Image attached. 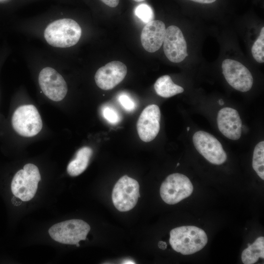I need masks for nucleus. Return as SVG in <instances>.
<instances>
[{"instance_id": "nucleus-18", "label": "nucleus", "mask_w": 264, "mask_h": 264, "mask_svg": "<svg viewBox=\"0 0 264 264\" xmlns=\"http://www.w3.org/2000/svg\"><path fill=\"white\" fill-rule=\"evenodd\" d=\"M259 258H264V238L260 237L242 253V261L244 264H253L257 262Z\"/></svg>"}, {"instance_id": "nucleus-11", "label": "nucleus", "mask_w": 264, "mask_h": 264, "mask_svg": "<svg viewBox=\"0 0 264 264\" xmlns=\"http://www.w3.org/2000/svg\"><path fill=\"white\" fill-rule=\"evenodd\" d=\"M163 43L164 53L171 62L180 63L188 56L186 42L181 30L177 26L168 27Z\"/></svg>"}, {"instance_id": "nucleus-23", "label": "nucleus", "mask_w": 264, "mask_h": 264, "mask_svg": "<svg viewBox=\"0 0 264 264\" xmlns=\"http://www.w3.org/2000/svg\"><path fill=\"white\" fill-rule=\"evenodd\" d=\"M118 100L121 106L127 111L131 112L136 108V104L131 97L125 93L120 94Z\"/></svg>"}, {"instance_id": "nucleus-21", "label": "nucleus", "mask_w": 264, "mask_h": 264, "mask_svg": "<svg viewBox=\"0 0 264 264\" xmlns=\"http://www.w3.org/2000/svg\"><path fill=\"white\" fill-rule=\"evenodd\" d=\"M134 13L135 15L145 23L154 19V13L152 7L145 3H142L136 6Z\"/></svg>"}, {"instance_id": "nucleus-7", "label": "nucleus", "mask_w": 264, "mask_h": 264, "mask_svg": "<svg viewBox=\"0 0 264 264\" xmlns=\"http://www.w3.org/2000/svg\"><path fill=\"white\" fill-rule=\"evenodd\" d=\"M193 191V185L188 177L174 173L169 175L162 183L160 195L165 203L175 204L189 197Z\"/></svg>"}, {"instance_id": "nucleus-17", "label": "nucleus", "mask_w": 264, "mask_h": 264, "mask_svg": "<svg viewBox=\"0 0 264 264\" xmlns=\"http://www.w3.org/2000/svg\"><path fill=\"white\" fill-rule=\"evenodd\" d=\"M154 88L157 94L164 98H169L184 91L183 88L175 84L168 75L159 77L154 84Z\"/></svg>"}, {"instance_id": "nucleus-12", "label": "nucleus", "mask_w": 264, "mask_h": 264, "mask_svg": "<svg viewBox=\"0 0 264 264\" xmlns=\"http://www.w3.org/2000/svg\"><path fill=\"white\" fill-rule=\"evenodd\" d=\"M160 110L156 105H150L143 110L136 124L141 140L149 142L156 137L160 130Z\"/></svg>"}, {"instance_id": "nucleus-5", "label": "nucleus", "mask_w": 264, "mask_h": 264, "mask_svg": "<svg viewBox=\"0 0 264 264\" xmlns=\"http://www.w3.org/2000/svg\"><path fill=\"white\" fill-rule=\"evenodd\" d=\"M12 125L19 134L28 137L37 134L43 127L39 112L32 105L19 107L13 114Z\"/></svg>"}, {"instance_id": "nucleus-10", "label": "nucleus", "mask_w": 264, "mask_h": 264, "mask_svg": "<svg viewBox=\"0 0 264 264\" xmlns=\"http://www.w3.org/2000/svg\"><path fill=\"white\" fill-rule=\"evenodd\" d=\"M39 84L45 94L54 101L62 100L67 92L66 82L55 69L50 67L43 68L39 73Z\"/></svg>"}, {"instance_id": "nucleus-14", "label": "nucleus", "mask_w": 264, "mask_h": 264, "mask_svg": "<svg viewBox=\"0 0 264 264\" xmlns=\"http://www.w3.org/2000/svg\"><path fill=\"white\" fill-rule=\"evenodd\" d=\"M218 128L227 138L233 140L240 139L242 131V121L237 110L228 107L220 109L217 116Z\"/></svg>"}, {"instance_id": "nucleus-29", "label": "nucleus", "mask_w": 264, "mask_h": 264, "mask_svg": "<svg viewBox=\"0 0 264 264\" xmlns=\"http://www.w3.org/2000/svg\"><path fill=\"white\" fill-rule=\"evenodd\" d=\"M134 1H136V2H142V1H143L145 0H132Z\"/></svg>"}, {"instance_id": "nucleus-2", "label": "nucleus", "mask_w": 264, "mask_h": 264, "mask_svg": "<svg viewBox=\"0 0 264 264\" xmlns=\"http://www.w3.org/2000/svg\"><path fill=\"white\" fill-rule=\"evenodd\" d=\"M82 29L74 20L65 18L51 22L44 30V37L52 46L69 47L76 44L80 39Z\"/></svg>"}, {"instance_id": "nucleus-28", "label": "nucleus", "mask_w": 264, "mask_h": 264, "mask_svg": "<svg viewBox=\"0 0 264 264\" xmlns=\"http://www.w3.org/2000/svg\"><path fill=\"white\" fill-rule=\"evenodd\" d=\"M219 103L220 105H223L224 104V102L222 99H220L219 100Z\"/></svg>"}, {"instance_id": "nucleus-9", "label": "nucleus", "mask_w": 264, "mask_h": 264, "mask_svg": "<svg viewBox=\"0 0 264 264\" xmlns=\"http://www.w3.org/2000/svg\"><path fill=\"white\" fill-rule=\"evenodd\" d=\"M223 75L234 89L242 92L249 90L253 84L252 75L246 67L236 60L227 59L222 63Z\"/></svg>"}, {"instance_id": "nucleus-19", "label": "nucleus", "mask_w": 264, "mask_h": 264, "mask_svg": "<svg viewBox=\"0 0 264 264\" xmlns=\"http://www.w3.org/2000/svg\"><path fill=\"white\" fill-rule=\"evenodd\" d=\"M252 167L258 176L264 179V141L258 143L255 146L253 155Z\"/></svg>"}, {"instance_id": "nucleus-25", "label": "nucleus", "mask_w": 264, "mask_h": 264, "mask_svg": "<svg viewBox=\"0 0 264 264\" xmlns=\"http://www.w3.org/2000/svg\"><path fill=\"white\" fill-rule=\"evenodd\" d=\"M199 3H211L215 2L217 0H190Z\"/></svg>"}, {"instance_id": "nucleus-22", "label": "nucleus", "mask_w": 264, "mask_h": 264, "mask_svg": "<svg viewBox=\"0 0 264 264\" xmlns=\"http://www.w3.org/2000/svg\"><path fill=\"white\" fill-rule=\"evenodd\" d=\"M104 118L110 123L116 124L120 122L121 117L117 110L110 106L106 105L102 108Z\"/></svg>"}, {"instance_id": "nucleus-3", "label": "nucleus", "mask_w": 264, "mask_h": 264, "mask_svg": "<svg viewBox=\"0 0 264 264\" xmlns=\"http://www.w3.org/2000/svg\"><path fill=\"white\" fill-rule=\"evenodd\" d=\"M41 179L38 168L33 164H26L14 176L11 184V191L22 200L29 201L34 197Z\"/></svg>"}, {"instance_id": "nucleus-27", "label": "nucleus", "mask_w": 264, "mask_h": 264, "mask_svg": "<svg viewBox=\"0 0 264 264\" xmlns=\"http://www.w3.org/2000/svg\"><path fill=\"white\" fill-rule=\"evenodd\" d=\"M122 263L123 264H135V263L132 261L130 260H127L126 261H124Z\"/></svg>"}, {"instance_id": "nucleus-16", "label": "nucleus", "mask_w": 264, "mask_h": 264, "mask_svg": "<svg viewBox=\"0 0 264 264\" xmlns=\"http://www.w3.org/2000/svg\"><path fill=\"white\" fill-rule=\"evenodd\" d=\"M92 153V149L88 146L80 148L67 165V173L72 176L82 174L88 167Z\"/></svg>"}, {"instance_id": "nucleus-8", "label": "nucleus", "mask_w": 264, "mask_h": 264, "mask_svg": "<svg viewBox=\"0 0 264 264\" xmlns=\"http://www.w3.org/2000/svg\"><path fill=\"white\" fill-rule=\"evenodd\" d=\"M193 142L198 152L212 164L221 165L227 159L221 144L211 134L202 131L196 132Z\"/></svg>"}, {"instance_id": "nucleus-4", "label": "nucleus", "mask_w": 264, "mask_h": 264, "mask_svg": "<svg viewBox=\"0 0 264 264\" xmlns=\"http://www.w3.org/2000/svg\"><path fill=\"white\" fill-rule=\"evenodd\" d=\"M90 230L89 225L79 219H72L55 224L48 230L51 238L58 242L76 244L85 240Z\"/></svg>"}, {"instance_id": "nucleus-30", "label": "nucleus", "mask_w": 264, "mask_h": 264, "mask_svg": "<svg viewBox=\"0 0 264 264\" xmlns=\"http://www.w3.org/2000/svg\"><path fill=\"white\" fill-rule=\"evenodd\" d=\"M189 130H190V127H187V130L188 131H189Z\"/></svg>"}, {"instance_id": "nucleus-1", "label": "nucleus", "mask_w": 264, "mask_h": 264, "mask_svg": "<svg viewBox=\"0 0 264 264\" xmlns=\"http://www.w3.org/2000/svg\"><path fill=\"white\" fill-rule=\"evenodd\" d=\"M169 242L172 248L183 255H190L202 249L207 244L206 234L194 226L175 228L170 233Z\"/></svg>"}, {"instance_id": "nucleus-6", "label": "nucleus", "mask_w": 264, "mask_h": 264, "mask_svg": "<svg viewBox=\"0 0 264 264\" xmlns=\"http://www.w3.org/2000/svg\"><path fill=\"white\" fill-rule=\"evenodd\" d=\"M140 197L139 185L135 179L125 175L117 181L112 192V201L120 212L132 210Z\"/></svg>"}, {"instance_id": "nucleus-20", "label": "nucleus", "mask_w": 264, "mask_h": 264, "mask_svg": "<svg viewBox=\"0 0 264 264\" xmlns=\"http://www.w3.org/2000/svg\"><path fill=\"white\" fill-rule=\"evenodd\" d=\"M251 53L257 62H264V27L262 28L259 37L252 47Z\"/></svg>"}, {"instance_id": "nucleus-13", "label": "nucleus", "mask_w": 264, "mask_h": 264, "mask_svg": "<svg viewBox=\"0 0 264 264\" xmlns=\"http://www.w3.org/2000/svg\"><path fill=\"white\" fill-rule=\"evenodd\" d=\"M127 73V67L124 63L113 61L99 68L95 74L94 79L99 88L110 90L123 80Z\"/></svg>"}, {"instance_id": "nucleus-15", "label": "nucleus", "mask_w": 264, "mask_h": 264, "mask_svg": "<svg viewBox=\"0 0 264 264\" xmlns=\"http://www.w3.org/2000/svg\"><path fill=\"white\" fill-rule=\"evenodd\" d=\"M166 30L164 23L159 20H153L146 23L140 36L144 49L151 53L158 50L163 44Z\"/></svg>"}, {"instance_id": "nucleus-31", "label": "nucleus", "mask_w": 264, "mask_h": 264, "mask_svg": "<svg viewBox=\"0 0 264 264\" xmlns=\"http://www.w3.org/2000/svg\"><path fill=\"white\" fill-rule=\"evenodd\" d=\"M179 165V163H178L177 164V165H176V166H178Z\"/></svg>"}, {"instance_id": "nucleus-26", "label": "nucleus", "mask_w": 264, "mask_h": 264, "mask_svg": "<svg viewBox=\"0 0 264 264\" xmlns=\"http://www.w3.org/2000/svg\"><path fill=\"white\" fill-rule=\"evenodd\" d=\"M158 246H159V247L161 248V249H164L166 248V243L165 242H159V243H158Z\"/></svg>"}, {"instance_id": "nucleus-24", "label": "nucleus", "mask_w": 264, "mask_h": 264, "mask_svg": "<svg viewBox=\"0 0 264 264\" xmlns=\"http://www.w3.org/2000/svg\"><path fill=\"white\" fill-rule=\"evenodd\" d=\"M104 3L110 7H116L119 2V0H100Z\"/></svg>"}]
</instances>
